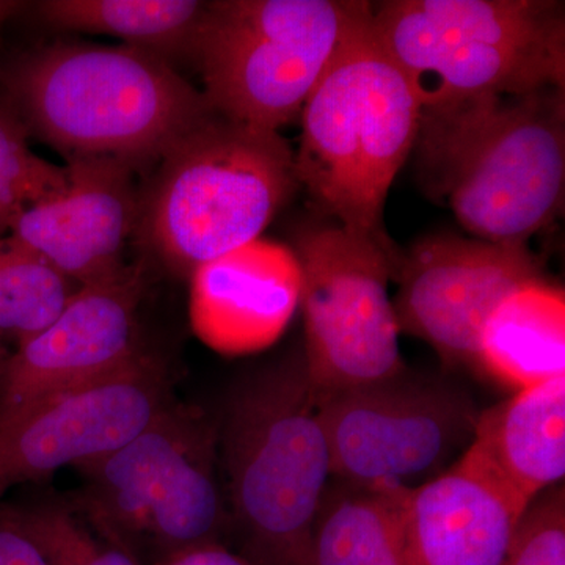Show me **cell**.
I'll return each mask as SVG.
<instances>
[{
	"mask_svg": "<svg viewBox=\"0 0 565 565\" xmlns=\"http://www.w3.org/2000/svg\"><path fill=\"white\" fill-rule=\"evenodd\" d=\"M299 188L280 132L214 114L156 163L137 236L174 273L192 275L259 239Z\"/></svg>",
	"mask_w": 565,
	"mask_h": 565,
	"instance_id": "5",
	"label": "cell"
},
{
	"mask_svg": "<svg viewBox=\"0 0 565 565\" xmlns=\"http://www.w3.org/2000/svg\"><path fill=\"white\" fill-rule=\"evenodd\" d=\"M302 274L303 359L315 403L404 371L390 281L399 255L333 223L294 236Z\"/></svg>",
	"mask_w": 565,
	"mask_h": 565,
	"instance_id": "9",
	"label": "cell"
},
{
	"mask_svg": "<svg viewBox=\"0 0 565 565\" xmlns=\"http://www.w3.org/2000/svg\"><path fill=\"white\" fill-rule=\"evenodd\" d=\"M0 565H47L24 535L0 527Z\"/></svg>",
	"mask_w": 565,
	"mask_h": 565,
	"instance_id": "26",
	"label": "cell"
},
{
	"mask_svg": "<svg viewBox=\"0 0 565 565\" xmlns=\"http://www.w3.org/2000/svg\"><path fill=\"white\" fill-rule=\"evenodd\" d=\"M191 278L193 330L230 355L269 348L300 303L296 253L270 241L256 239L204 263Z\"/></svg>",
	"mask_w": 565,
	"mask_h": 565,
	"instance_id": "15",
	"label": "cell"
},
{
	"mask_svg": "<svg viewBox=\"0 0 565 565\" xmlns=\"http://www.w3.org/2000/svg\"><path fill=\"white\" fill-rule=\"evenodd\" d=\"M21 7V2H13V0H0V28H2L7 20L13 17Z\"/></svg>",
	"mask_w": 565,
	"mask_h": 565,
	"instance_id": "27",
	"label": "cell"
},
{
	"mask_svg": "<svg viewBox=\"0 0 565 565\" xmlns=\"http://www.w3.org/2000/svg\"><path fill=\"white\" fill-rule=\"evenodd\" d=\"M479 371L515 388L565 375V297L545 280L494 308L479 338Z\"/></svg>",
	"mask_w": 565,
	"mask_h": 565,
	"instance_id": "18",
	"label": "cell"
},
{
	"mask_svg": "<svg viewBox=\"0 0 565 565\" xmlns=\"http://www.w3.org/2000/svg\"><path fill=\"white\" fill-rule=\"evenodd\" d=\"M170 403L161 364L141 352L106 377L0 418V504L13 487L82 468L129 444Z\"/></svg>",
	"mask_w": 565,
	"mask_h": 565,
	"instance_id": "11",
	"label": "cell"
},
{
	"mask_svg": "<svg viewBox=\"0 0 565 565\" xmlns=\"http://www.w3.org/2000/svg\"><path fill=\"white\" fill-rule=\"evenodd\" d=\"M7 360H9V356H7L6 352H3V349L0 348V377H2L3 367H6Z\"/></svg>",
	"mask_w": 565,
	"mask_h": 565,
	"instance_id": "28",
	"label": "cell"
},
{
	"mask_svg": "<svg viewBox=\"0 0 565 565\" xmlns=\"http://www.w3.org/2000/svg\"><path fill=\"white\" fill-rule=\"evenodd\" d=\"M394 280L399 332L426 341L445 366L479 371V338L494 308L544 275L527 245L433 234L401 255Z\"/></svg>",
	"mask_w": 565,
	"mask_h": 565,
	"instance_id": "12",
	"label": "cell"
},
{
	"mask_svg": "<svg viewBox=\"0 0 565 565\" xmlns=\"http://www.w3.org/2000/svg\"><path fill=\"white\" fill-rule=\"evenodd\" d=\"M143 270L81 286L51 326L18 343L0 377V418L131 363Z\"/></svg>",
	"mask_w": 565,
	"mask_h": 565,
	"instance_id": "13",
	"label": "cell"
},
{
	"mask_svg": "<svg viewBox=\"0 0 565 565\" xmlns=\"http://www.w3.org/2000/svg\"><path fill=\"white\" fill-rule=\"evenodd\" d=\"M371 24L422 111L565 88V6L557 0H386Z\"/></svg>",
	"mask_w": 565,
	"mask_h": 565,
	"instance_id": "6",
	"label": "cell"
},
{
	"mask_svg": "<svg viewBox=\"0 0 565 565\" xmlns=\"http://www.w3.org/2000/svg\"><path fill=\"white\" fill-rule=\"evenodd\" d=\"M158 565H253L241 553H234L221 542L189 546L162 557Z\"/></svg>",
	"mask_w": 565,
	"mask_h": 565,
	"instance_id": "25",
	"label": "cell"
},
{
	"mask_svg": "<svg viewBox=\"0 0 565 565\" xmlns=\"http://www.w3.org/2000/svg\"><path fill=\"white\" fill-rule=\"evenodd\" d=\"M526 508L465 451L412 492L405 565H501Z\"/></svg>",
	"mask_w": 565,
	"mask_h": 565,
	"instance_id": "16",
	"label": "cell"
},
{
	"mask_svg": "<svg viewBox=\"0 0 565 565\" xmlns=\"http://www.w3.org/2000/svg\"><path fill=\"white\" fill-rule=\"evenodd\" d=\"M0 87L65 161L114 158L137 170L217 114L173 63L125 44L36 47L0 65Z\"/></svg>",
	"mask_w": 565,
	"mask_h": 565,
	"instance_id": "1",
	"label": "cell"
},
{
	"mask_svg": "<svg viewBox=\"0 0 565 565\" xmlns=\"http://www.w3.org/2000/svg\"><path fill=\"white\" fill-rule=\"evenodd\" d=\"M332 478L366 487L430 481L475 437L473 397L445 375L401 373L327 394L316 403Z\"/></svg>",
	"mask_w": 565,
	"mask_h": 565,
	"instance_id": "10",
	"label": "cell"
},
{
	"mask_svg": "<svg viewBox=\"0 0 565 565\" xmlns=\"http://www.w3.org/2000/svg\"><path fill=\"white\" fill-rule=\"evenodd\" d=\"M207 2L196 0H44L36 14L58 31L114 36L125 46L192 57Z\"/></svg>",
	"mask_w": 565,
	"mask_h": 565,
	"instance_id": "20",
	"label": "cell"
},
{
	"mask_svg": "<svg viewBox=\"0 0 565 565\" xmlns=\"http://www.w3.org/2000/svg\"><path fill=\"white\" fill-rule=\"evenodd\" d=\"M467 452L530 505L565 475V375L479 412Z\"/></svg>",
	"mask_w": 565,
	"mask_h": 565,
	"instance_id": "17",
	"label": "cell"
},
{
	"mask_svg": "<svg viewBox=\"0 0 565 565\" xmlns=\"http://www.w3.org/2000/svg\"><path fill=\"white\" fill-rule=\"evenodd\" d=\"M412 492L332 478L316 515L310 565H405Z\"/></svg>",
	"mask_w": 565,
	"mask_h": 565,
	"instance_id": "19",
	"label": "cell"
},
{
	"mask_svg": "<svg viewBox=\"0 0 565 565\" xmlns=\"http://www.w3.org/2000/svg\"><path fill=\"white\" fill-rule=\"evenodd\" d=\"M217 449L241 555L253 565H310L332 460L303 352L234 388Z\"/></svg>",
	"mask_w": 565,
	"mask_h": 565,
	"instance_id": "4",
	"label": "cell"
},
{
	"mask_svg": "<svg viewBox=\"0 0 565 565\" xmlns=\"http://www.w3.org/2000/svg\"><path fill=\"white\" fill-rule=\"evenodd\" d=\"M0 527L31 541L47 565H141L132 553L95 537L58 504H0Z\"/></svg>",
	"mask_w": 565,
	"mask_h": 565,
	"instance_id": "22",
	"label": "cell"
},
{
	"mask_svg": "<svg viewBox=\"0 0 565 565\" xmlns=\"http://www.w3.org/2000/svg\"><path fill=\"white\" fill-rule=\"evenodd\" d=\"M356 0L206 3L192 57L223 117L278 131L305 102L355 21Z\"/></svg>",
	"mask_w": 565,
	"mask_h": 565,
	"instance_id": "7",
	"label": "cell"
},
{
	"mask_svg": "<svg viewBox=\"0 0 565 565\" xmlns=\"http://www.w3.org/2000/svg\"><path fill=\"white\" fill-rule=\"evenodd\" d=\"M79 288L17 237L0 236V332L18 343L35 337Z\"/></svg>",
	"mask_w": 565,
	"mask_h": 565,
	"instance_id": "21",
	"label": "cell"
},
{
	"mask_svg": "<svg viewBox=\"0 0 565 565\" xmlns=\"http://www.w3.org/2000/svg\"><path fill=\"white\" fill-rule=\"evenodd\" d=\"M29 137L21 115L0 92V236L10 234L28 207L61 195L68 184L65 167L35 154Z\"/></svg>",
	"mask_w": 565,
	"mask_h": 565,
	"instance_id": "23",
	"label": "cell"
},
{
	"mask_svg": "<svg viewBox=\"0 0 565 565\" xmlns=\"http://www.w3.org/2000/svg\"><path fill=\"white\" fill-rule=\"evenodd\" d=\"M217 429L169 404L129 444L82 468L84 505L110 544L148 539L163 556L218 542L228 509L217 478Z\"/></svg>",
	"mask_w": 565,
	"mask_h": 565,
	"instance_id": "8",
	"label": "cell"
},
{
	"mask_svg": "<svg viewBox=\"0 0 565 565\" xmlns=\"http://www.w3.org/2000/svg\"><path fill=\"white\" fill-rule=\"evenodd\" d=\"M296 172L316 210L399 255L388 234L386 199L415 150L422 103L371 24L370 2L300 111Z\"/></svg>",
	"mask_w": 565,
	"mask_h": 565,
	"instance_id": "3",
	"label": "cell"
},
{
	"mask_svg": "<svg viewBox=\"0 0 565 565\" xmlns=\"http://www.w3.org/2000/svg\"><path fill=\"white\" fill-rule=\"evenodd\" d=\"M501 565H565V493L556 484L520 516Z\"/></svg>",
	"mask_w": 565,
	"mask_h": 565,
	"instance_id": "24",
	"label": "cell"
},
{
	"mask_svg": "<svg viewBox=\"0 0 565 565\" xmlns=\"http://www.w3.org/2000/svg\"><path fill=\"white\" fill-rule=\"evenodd\" d=\"M423 182L475 239L527 245L563 210L565 88L422 111Z\"/></svg>",
	"mask_w": 565,
	"mask_h": 565,
	"instance_id": "2",
	"label": "cell"
},
{
	"mask_svg": "<svg viewBox=\"0 0 565 565\" xmlns=\"http://www.w3.org/2000/svg\"><path fill=\"white\" fill-rule=\"evenodd\" d=\"M65 191L28 207L11 236L79 286L110 281L131 269L125 248L137 234L139 170L114 158L66 161Z\"/></svg>",
	"mask_w": 565,
	"mask_h": 565,
	"instance_id": "14",
	"label": "cell"
}]
</instances>
